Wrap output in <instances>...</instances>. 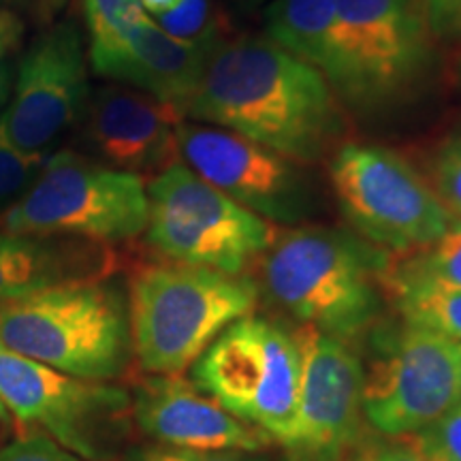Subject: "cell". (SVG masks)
Here are the masks:
<instances>
[{
	"instance_id": "cell-21",
	"label": "cell",
	"mask_w": 461,
	"mask_h": 461,
	"mask_svg": "<svg viewBox=\"0 0 461 461\" xmlns=\"http://www.w3.org/2000/svg\"><path fill=\"white\" fill-rule=\"evenodd\" d=\"M400 321L461 342V288L425 286L389 299Z\"/></svg>"
},
{
	"instance_id": "cell-23",
	"label": "cell",
	"mask_w": 461,
	"mask_h": 461,
	"mask_svg": "<svg viewBox=\"0 0 461 461\" xmlns=\"http://www.w3.org/2000/svg\"><path fill=\"white\" fill-rule=\"evenodd\" d=\"M425 177L453 221H461V131L434 148Z\"/></svg>"
},
{
	"instance_id": "cell-17",
	"label": "cell",
	"mask_w": 461,
	"mask_h": 461,
	"mask_svg": "<svg viewBox=\"0 0 461 461\" xmlns=\"http://www.w3.org/2000/svg\"><path fill=\"white\" fill-rule=\"evenodd\" d=\"M182 112L141 90L107 86L88 109V140L120 171L167 169L177 157Z\"/></svg>"
},
{
	"instance_id": "cell-26",
	"label": "cell",
	"mask_w": 461,
	"mask_h": 461,
	"mask_svg": "<svg viewBox=\"0 0 461 461\" xmlns=\"http://www.w3.org/2000/svg\"><path fill=\"white\" fill-rule=\"evenodd\" d=\"M408 440L423 461H461V402Z\"/></svg>"
},
{
	"instance_id": "cell-8",
	"label": "cell",
	"mask_w": 461,
	"mask_h": 461,
	"mask_svg": "<svg viewBox=\"0 0 461 461\" xmlns=\"http://www.w3.org/2000/svg\"><path fill=\"white\" fill-rule=\"evenodd\" d=\"M276 227L171 163L148 186V244L167 261L244 274L272 246Z\"/></svg>"
},
{
	"instance_id": "cell-3",
	"label": "cell",
	"mask_w": 461,
	"mask_h": 461,
	"mask_svg": "<svg viewBox=\"0 0 461 461\" xmlns=\"http://www.w3.org/2000/svg\"><path fill=\"white\" fill-rule=\"evenodd\" d=\"M0 346L51 370L112 383L135 359L129 291L103 276L3 302Z\"/></svg>"
},
{
	"instance_id": "cell-32",
	"label": "cell",
	"mask_w": 461,
	"mask_h": 461,
	"mask_svg": "<svg viewBox=\"0 0 461 461\" xmlns=\"http://www.w3.org/2000/svg\"><path fill=\"white\" fill-rule=\"evenodd\" d=\"M177 3H180V0H141V5H143V9H146V14L148 15H154V17L160 15V14H165V11L173 9Z\"/></svg>"
},
{
	"instance_id": "cell-18",
	"label": "cell",
	"mask_w": 461,
	"mask_h": 461,
	"mask_svg": "<svg viewBox=\"0 0 461 461\" xmlns=\"http://www.w3.org/2000/svg\"><path fill=\"white\" fill-rule=\"evenodd\" d=\"M109 255L99 241L34 238L0 229V302L68 282L103 278Z\"/></svg>"
},
{
	"instance_id": "cell-5",
	"label": "cell",
	"mask_w": 461,
	"mask_h": 461,
	"mask_svg": "<svg viewBox=\"0 0 461 461\" xmlns=\"http://www.w3.org/2000/svg\"><path fill=\"white\" fill-rule=\"evenodd\" d=\"M339 101L383 112L411 99L436 67L423 0H336Z\"/></svg>"
},
{
	"instance_id": "cell-13",
	"label": "cell",
	"mask_w": 461,
	"mask_h": 461,
	"mask_svg": "<svg viewBox=\"0 0 461 461\" xmlns=\"http://www.w3.org/2000/svg\"><path fill=\"white\" fill-rule=\"evenodd\" d=\"M303 370L297 412L278 447L288 461H348L363 440V363L353 344L297 327Z\"/></svg>"
},
{
	"instance_id": "cell-10",
	"label": "cell",
	"mask_w": 461,
	"mask_h": 461,
	"mask_svg": "<svg viewBox=\"0 0 461 461\" xmlns=\"http://www.w3.org/2000/svg\"><path fill=\"white\" fill-rule=\"evenodd\" d=\"M0 400L24 425L84 461L122 457L132 429L131 391L51 370L0 346Z\"/></svg>"
},
{
	"instance_id": "cell-1",
	"label": "cell",
	"mask_w": 461,
	"mask_h": 461,
	"mask_svg": "<svg viewBox=\"0 0 461 461\" xmlns=\"http://www.w3.org/2000/svg\"><path fill=\"white\" fill-rule=\"evenodd\" d=\"M184 115L238 132L302 165L336 152L348 131L325 75L267 37L218 43Z\"/></svg>"
},
{
	"instance_id": "cell-4",
	"label": "cell",
	"mask_w": 461,
	"mask_h": 461,
	"mask_svg": "<svg viewBox=\"0 0 461 461\" xmlns=\"http://www.w3.org/2000/svg\"><path fill=\"white\" fill-rule=\"evenodd\" d=\"M257 280L182 263L148 265L129 285L135 359L154 376L190 370L230 322L255 312Z\"/></svg>"
},
{
	"instance_id": "cell-2",
	"label": "cell",
	"mask_w": 461,
	"mask_h": 461,
	"mask_svg": "<svg viewBox=\"0 0 461 461\" xmlns=\"http://www.w3.org/2000/svg\"><path fill=\"white\" fill-rule=\"evenodd\" d=\"M389 252L355 230L291 227L257 258L258 291L302 327L353 344L383 316Z\"/></svg>"
},
{
	"instance_id": "cell-16",
	"label": "cell",
	"mask_w": 461,
	"mask_h": 461,
	"mask_svg": "<svg viewBox=\"0 0 461 461\" xmlns=\"http://www.w3.org/2000/svg\"><path fill=\"white\" fill-rule=\"evenodd\" d=\"M216 45L180 41L146 15L118 41L90 45V62L103 77L129 84L184 115Z\"/></svg>"
},
{
	"instance_id": "cell-22",
	"label": "cell",
	"mask_w": 461,
	"mask_h": 461,
	"mask_svg": "<svg viewBox=\"0 0 461 461\" xmlns=\"http://www.w3.org/2000/svg\"><path fill=\"white\" fill-rule=\"evenodd\" d=\"M154 22L171 37L190 43H221V20L212 0H180L176 7L154 17Z\"/></svg>"
},
{
	"instance_id": "cell-12",
	"label": "cell",
	"mask_w": 461,
	"mask_h": 461,
	"mask_svg": "<svg viewBox=\"0 0 461 461\" xmlns=\"http://www.w3.org/2000/svg\"><path fill=\"white\" fill-rule=\"evenodd\" d=\"M190 171L267 222L297 227L319 214V190L302 163L218 126H177Z\"/></svg>"
},
{
	"instance_id": "cell-20",
	"label": "cell",
	"mask_w": 461,
	"mask_h": 461,
	"mask_svg": "<svg viewBox=\"0 0 461 461\" xmlns=\"http://www.w3.org/2000/svg\"><path fill=\"white\" fill-rule=\"evenodd\" d=\"M383 285L387 302L400 293L425 286L461 288V221L448 224L434 244L391 257Z\"/></svg>"
},
{
	"instance_id": "cell-19",
	"label": "cell",
	"mask_w": 461,
	"mask_h": 461,
	"mask_svg": "<svg viewBox=\"0 0 461 461\" xmlns=\"http://www.w3.org/2000/svg\"><path fill=\"white\" fill-rule=\"evenodd\" d=\"M265 37L325 75L338 77L336 0H272L263 14Z\"/></svg>"
},
{
	"instance_id": "cell-36",
	"label": "cell",
	"mask_w": 461,
	"mask_h": 461,
	"mask_svg": "<svg viewBox=\"0 0 461 461\" xmlns=\"http://www.w3.org/2000/svg\"><path fill=\"white\" fill-rule=\"evenodd\" d=\"M282 461H288V459H286V457H285V459H282Z\"/></svg>"
},
{
	"instance_id": "cell-6",
	"label": "cell",
	"mask_w": 461,
	"mask_h": 461,
	"mask_svg": "<svg viewBox=\"0 0 461 461\" xmlns=\"http://www.w3.org/2000/svg\"><path fill=\"white\" fill-rule=\"evenodd\" d=\"M303 355L299 331L261 314L224 330L190 366V380L224 411L285 440L297 412Z\"/></svg>"
},
{
	"instance_id": "cell-25",
	"label": "cell",
	"mask_w": 461,
	"mask_h": 461,
	"mask_svg": "<svg viewBox=\"0 0 461 461\" xmlns=\"http://www.w3.org/2000/svg\"><path fill=\"white\" fill-rule=\"evenodd\" d=\"M43 157L20 152L0 129V207L14 205L26 194L45 165Z\"/></svg>"
},
{
	"instance_id": "cell-14",
	"label": "cell",
	"mask_w": 461,
	"mask_h": 461,
	"mask_svg": "<svg viewBox=\"0 0 461 461\" xmlns=\"http://www.w3.org/2000/svg\"><path fill=\"white\" fill-rule=\"evenodd\" d=\"M88 71L82 37L71 22L43 34L17 68L14 99L0 113V129L11 146L48 158L50 146L84 112Z\"/></svg>"
},
{
	"instance_id": "cell-30",
	"label": "cell",
	"mask_w": 461,
	"mask_h": 461,
	"mask_svg": "<svg viewBox=\"0 0 461 461\" xmlns=\"http://www.w3.org/2000/svg\"><path fill=\"white\" fill-rule=\"evenodd\" d=\"M348 461H423L408 438H372L361 440Z\"/></svg>"
},
{
	"instance_id": "cell-7",
	"label": "cell",
	"mask_w": 461,
	"mask_h": 461,
	"mask_svg": "<svg viewBox=\"0 0 461 461\" xmlns=\"http://www.w3.org/2000/svg\"><path fill=\"white\" fill-rule=\"evenodd\" d=\"M146 227L148 188L141 177L68 149L48 157L24 197L3 216L9 233L99 244L132 240Z\"/></svg>"
},
{
	"instance_id": "cell-33",
	"label": "cell",
	"mask_w": 461,
	"mask_h": 461,
	"mask_svg": "<svg viewBox=\"0 0 461 461\" xmlns=\"http://www.w3.org/2000/svg\"><path fill=\"white\" fill-rule=\"evenodd\" d=\"M235 3L240 5V9L255 11V9L265 7V5H269V3H272V0H235Z\"/></svg>"
},
{
	"instance_id": "cell-15",
	"label": "cell",
	"mask_w": 461,
	"mask_h": 461,
	"mask_svg": "<svg viewBox=\"0 0 461 461\" xmlns=\"http://www.w3.org/2000/svg\"><path fill=\"white\" fill-rule=\"evenodd\" d=\"M132 423L157 445L197 451H272L274 438L224 411L193 380L143 378L131 393Z\"/></svg>"
},
{
	"instance_id": "cell-29",
	"label": "cell",
	"mask_w": 461,
	"mask_h": 461,
	"mask_svg": "<svg viewBox=\"0 0 461 461\" xmlns=\"http://www.w3.org/2000/svg\"><path fill=\"white\" fill-rule=\"evenodd\" d=\"M423 11L436 41H461V0H423Z\"/></svg>"
},
{
	"instance_id": "cell-11",
	"label": "cell",
	"mask_w": 461,
	"mask_h": 461,
	"mask_svg": "<svg viewBox=\"0 0 461 461\" xmlns=\"http://www.w3.org/2000/svg\"><path fill=\"white\" fill-rule=\"evenodd\" d=\"M363 414L387 438H411L461 402V342L423 327H374Z\"/></svg>"
},
{
	"instance_id": "cell-28",
	"label": "cell",
	"mask_w": 461,
	"mask_h": 461,
	"mask_svg": "<svg viewBox=\"0 0 461 461\" xmlns=\"http://www.w3.org/2000/svg\"><path fill=\"white\" fill-rule=\"evenodd\" d=\"M0 461H84L43 431L17 438L0 448Z\"/></svg>"
},
{
	"instance_id": "cell-24",
	"label": "cell",
	"mask_w": 461,
	"mask_h": 461,
	"mask_svg": "<svg viewBox=\"0 0 461 461\" xmlns=\"http://www.w3.org/2000/svg\"><path fill=\"white\" fill-rule=\"evenodd\" d=\"M90 31V45L118 41L122 34L146 17L141 0H82Z\"/></svg>"
},
{
	"instance_id": "cell-9",
	"label": "cell",
	"mask_w": 461,
	"mask_h": 461,
	"mask_svg": "<svg viewBox=\"0 0 461 461\" xmlns=\"http://www.w3.org/2000/svg\"><path fill=\"white\" fill-rule=\"evenodd\" d=\"M330 177L350 229L391 257L434 244L453 222L428 177L389 148L342 143Z\"/></svg>"
},
{
	"instance_id": "cell-34",
	"label": "cell",
	"mask_w": 461,
	"mask_h": 461,
	"mask_svg": "<svg viewBox=\"0 0 461 461\" xmlns=\"http://www.w3.org/2000/svg\"><path fill=\"white\" fill-rule=\"evenodd\" d=\"M9 411H7V406H5V402L3 400H0V420H3V423H5V420H9Z\"/></svg>"
},
{
	"instance_id": "cell-31",
	"label": "cell",
	"mask_w": 461,
	"mask_h": 461,
	"mask_svg": "<svg viewBox=\"0 0 461 461\" xmlns=\"http://www.w3.org/2000/svg\"><path fill=\"white\" fill-rule=\"evenodd\" d=\"M20 22H17L15 15H11L7 24L0 28V112H3V107L9 101L11 79H14V56L17 45H20Z\"/></svg>"
},
{
	"instance_id": "cell-27",
	"label": "cell",
	"mask_w": 461,
	"mask_h": 461,
	"mask_svg": "<svg viewBox=\"0 0 461 461\" xmlns=\"http://www.w3.org/2000/svg\"><path fill=\"white\" fill-rule=\"evenodd\" d=\"M115 461H278L269 451H197L169 445L140 447Z\"/></svg>"
},
{
	"instance_id": "cell-35",
	"label": "cell",
	"mask_w": 461,
	"mask_h": 461,
	"mask_svg": "<svg viewBox=\"0 0 461 461\" xmlns=\"http://www.w3.org/2000/svg\"><path fill=\"white\" fill-rule=\"evenodd\" d=\"M9 20H11V14H7V11H0V28L7 24Z\"/></svg>"
}]
</instances>
